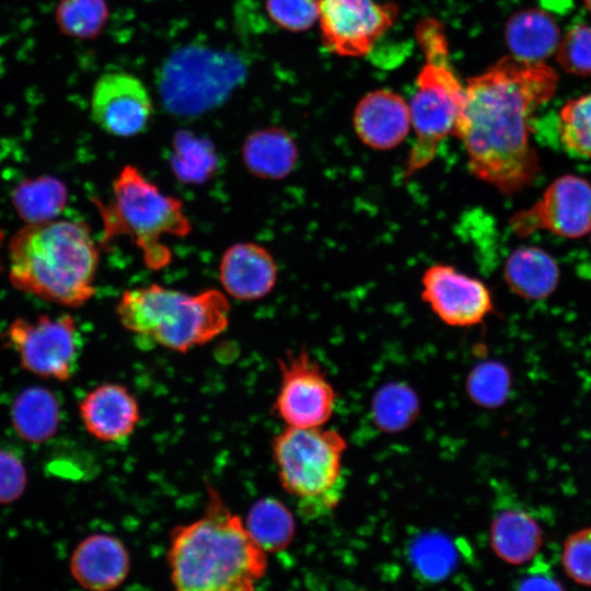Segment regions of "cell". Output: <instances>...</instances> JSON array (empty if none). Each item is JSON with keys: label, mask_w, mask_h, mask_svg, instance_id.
<instances>
[{"label": "cell", "mask_w": 591, "mask_h": 591, "mask_svg": "<svg viewBox=\"0 0 591 591\" xmlns=\"http://www.w3.org/2000/svg\"><path fill=\"white\" fill-rule=\"evenodd\" d=\"M557 83L555 69L511 55L467 79L454 136L477 179L502 195L535 181L540 159L531 144L534 114L554 96Z\"/></svg>", "instance_id": "6da1fadb"}, {"label": "cell", "mask_w": 591, "mask_h": 591, "mask_svg": "<svg viewBox=\"0 0 591 591\" xmlns=\"http://www.w3.org/2000/svg\"><path fill=\"white\" fill-rule=\"evenodd\" d=\"M219 491L207 486L204 513L173 529L167 548L171 582L181 591H250L268 558Z\"/></svg>", "instance_id": "7a4b0ae2"}, {"label": "cell", "mask_w": 591, "mask_h": 591, "mask_svg": "<svg viewBox=\"0 0 591 591\" xmlns=\"http://www.w3.org/2000/svg\"><path fill=\"white\" fill-rule=\"evenodd\" d=\"M99 248L83 222L26 223L9 245V277L21 291L66 306L95 293Z\"/></svg>", "instance_id": "3957f363"}, {"label": "cell", "mask_w": 591, "mask_h": 591, "mask_svg": "<svg viewBox=\"0 0 591 591\" xmlns=\"http://www.w3.org/2000/svg\"><path fill=\"white\" fill-rule=\"evenodd\" d=\"M228 296L210 288L195 294L159 283L124 291L116 305L121 325L163 348L187 352L221 335L229 326Z\"/></svg>", "instance_id": "277c9868"}, {"label": "cell", "mask_w": 591, "mask_h": 591, "mask_svg": "<svg viewBox=\"0 0 591 591\" xmlns=\"http://www.w3.org/2000/svg\"><path fill=\"white\" fill-rule=\"evenodd\" d=\"M102 220L101 243L128 237L139 250L144 266L153 271L173 260L165 237H185L192 232L183 201L167 195L135 165H125L114 178L112 198L94 201Z\"/></svg>", "instance_id": "5b68a950"}, {"label": "cell", "mask_w": 591, "mask_h": 591, "mask_svg": "<svg viewBox=\"0 0 591 591\" xmlns=\"http://www.w3.org/2000/svg\"><path fill=\"white\" fill-rule=\"evenodd\" d=\"M416 37L426 63L408 105L416 137L406 160L405 178L426 167L436 157L438 146L454 136L464 97V85L449 61L443 26L437 20L426 19L417 25Z\"/></svg>", "instance_id": "8992f818"}, {"label": "cell", "mask_w": 591, "mask_h": 591, "mask_svg": "<svg viewBox=\"0 0 591 591\" xmlns=\"http://www.w3.org/2000/svg\"><path fill=\"white\" fill-rule=\"evenodd\" d=\"M345 438L335 429L288 427L271 441V453L282 488L296 497L305 517H317L339 500Z\"/></svg>", "instance_id": "52a82bcc"}, {"label": "cell", "mask_w": 591, "mask_h": 591, "mask_svg": "<svg viewBox=\"0 0 591 591\" xmlns=\"http://www.w3.org/2000/svg\"><path fill=\"white\" fill-rule=\"evenodd\" d=\"M243 72L235 56L202 47L182 49L161 69L162 102L174 115H198L224 101Z\"/></svg>", "instance_id": "ba28073f"}, {"label": "cell", "mask_w": 591, "mask_h": 591, "mask_svg": "<svg viewBox=\"0 0 591 591\" xmlns=\"http://www.w3.org/2000/svg\"><path fill=\"white\" fill-rule=\"evenodd\" d=\"M280 384L273 410L288 427H322L332 417L336 393L305 348L288 350L277 361Z\"/></svg>", "instance_id": "9c48e42d"}, {"label": "cell", "mask_w": 591, "mask_h": 591, "mask_svg": "<svg viewBox=\"0 0 591 591\" xmlns=\"http://www.w3.org/2000/svg\"><path fill=\"white\" fill-rule=\"evenodd\" d=\"M7 339L21 364L34 374L66 381L76 369L80 345L71 315L16 318L8 327Z\"/></svg>", "instance_id": "30bf717a"}, {"label": "cell", "mask_w": 591, "mask_h": 591, "mask_svg": "<svg viewBox=\"0 0 591 591\" xmlns=\"http://www.w3.org/2000/svg\"><path fill=\"white\" fill-rule=\"evenodd\" d=\"M397 16L398 7L392 2L320 0L317 21L327 50L343 57H362Z\"/></svg>", "instance_id": "8fae6325"}, {"label": "cell", "mask_w": 591, "mask_h": 591, "mask_svg": "<svg viewBox=\"0 0 591 591\" xmlns=\"http://www.w3.org/2000/svg\"><path fill=\"white\" fill-rule=\"evenodd\" d=\"M509 224L519 237L543 230L568 239L591 230V184L577 175L552 182L531 207L515 212Z\"/></svg>", "instance_id": "7c38bea8"}, {"label": "cell", "mask_w": 591, "mask_h": 591, "mask_svg": "<svg viewBox=\"0 0 591 591\" xmlns=\"http://www.w3.org/2000/svg\"><path fill=\"white\" fill-rule=\"evenodd\" d=\"M421 300L441 322L452 327L478 325L495 312L486 283L450 264L437 263L425 269Z\"/></svg>", "instance_id": "4fadbf2b"}, {"label": "cell", "mask_w": 591, "mask_h": 591, "mask_svg": "<svg viewBox=\"0 0 591 591\" xmlns=\"http://www.w3.org/2000/svg\"><path fill=\"white\" fill-rule=\"evenodd\" d=\"M152 112L148 90L130 73H104L93 86L91 117L108 135L134 137L143 132Z\"/></svg>", "instance_id": "5bb4252c"}, {"label": "cell", "mask_w": 591, "mask_h": 591, "mask_svg": "<svg viewBox=\"0 0 591 591\" xmlns=\"http://www.w3.org/2000/svg\"><path fill=\"white\" fill-rule=\"evenodd\" d=\"M222 291L239 301H257L267 297L277 285L278 266L273 254L254 242L229 246L219 263Z\"/></svg>", "instance_id": "9a60e30c"}, {"label": "cell", "mask_w": 591, "mask_h": 591, "mask_svg": "<svg viewBox=\"0 0 591 591\" xmlns=\"http://www.w3.org/2000/svg\"><path fill=\"white\" fill-rule=\"evenodd\" d=\"M352 121L362 143L378 150L393 149L409 132V106L399 94L391 90H375L359 101Z\"/></svg>", "instance_id": "2e32d148"}, {"label": "cell", "mask_w": 591, "mask_h": 591, "mask_svg": "<svg viewBox=\"0 0 591 591\" xmlns=\"http://www.w3.org/2000/svg\"><path fill=\"white\" fill-rule=\"evenodd\" d=\"M80 415L86 431L104 442L127 439L141 418L136 397L117 383H106L89 392L80 403Z\"/></svg>", "instance_id": "e0dca14e"}, {"label": "cell", "mask_w": 591, "mask_h": 591, "mask_svg": "<svg viewBox=\"0 0 591 591\" xmlns=\"http://www.w3.org/2000/svg\"><path fill=\"white\" fill-rule=\"evenodd\" d=\"M70 569L76 581L90 590H111L120 586L130 569L124 543L108 534H93L73 551Z\"/></svg>", "instance_id": "ac0fdd59"}, {"label": "cell", "mask_w": 591, "mask_h": 591, "mask_svg": "<svg viewBox=\"0 0 591 591\" xmlns=\"http://www.w3.org/2000/svg\"><path fill=\"white\" fill-rule=\"evenodd\" d=\"M241 153L247 172L264 181L285 179L294 171L299 160V149L292 136L275 126L250 134Z\"/></svg>", "instance_id": "d6986e66"}, {"label": "cell", "mask_w": 591, "mask_h": 591, "mask_svg": "<svg viewBox=\"0 0 591 591\" xmlns=\"http://www.w3.org/2000/svg\"><path fill=\"white\" fill-rule=\"evenodd\" d=\"M543 543L541 525L518 507L499 510L490 524V545L496 555L510 565L532 560Z\"/></svg>", "instance_id": "ffe728a7"}, {"label": "cell", "mask_w": 591, "mask_h": 591, "mask_svg": "<svg viewBox=\"0 0 591 591\" xmlns=\"http://www.w3.org/2000/svg\"><path fill=\"white\" fill-rule=\"evenodd\" d=\"M556 260L536 246L515 248L503 266V278L509 289L528 300H541L553 293L559 281Z\"/></svg>", "instance_id": "44dd1931"}, {"label": "cell", "mask_w": 591, "mask_h": 591, "mask_svg": "<svg viewBox=\"0 0 591 591\" xmlns=\"http://www.w3.org/2000/svg\"><path fill=\"white\" fill-rule=\"evenodd\" d=\"M505 36L511 56L529 62H544L555 54L561 37L553 18L538 9H526L510 16Z\"/></svg>", "instance_id": "7402d4cb"}, {"label": "cell", "mask_w": 591, "mask_h": 591, "mask_svg": "<svg viewBox=\"0 0 591 591\" xmlns=\"http://www.w3.org/2000/svg\"><path fill=\"white\" fill-rule=\"evenodd\" d=\"M59 419L58 401L44 387L22 391L12 406L13 426L19 436L31 443H40L53 437Z\"/></svg>", "instance_id": "603a6c76"}, {"label": "cell", "mask_w": 591, "mask_h": 591, "mask_svg": "<svg viewBox=\"0 0 591 591\" xmlns=\"http://www.w3.org/2000/svg\"><path fill=\"white\" fill-rule=\"evenodd\" d=\"M243 521L254 542L267 554L286 549L294 538V517L276 498L255 501Z\"/></svg>", "instance_id": "cb8c5ba5"}, {"label": "cell", "mask_w": 591, "mask_h": 591, "mask_svg": "<svg viewBox=\"0 0 591 591\" xmlns=\"http://www.w3.org/2000/svg\"><path fill=\"white\" fill-rule=\"evenodd\" d=\"M67 200L66 185L51 176L27 178L21 182L12 194L13 206L26 223L56 219Z\"/></svg>", "instance_id": "d4e9b609"}, {"label": "cell", "mask_w": 591, "mask_h": 591, "mask_svg": "<svg viewBox=\"0 0 591 591\" xmlns=\"http://www.w3.org/2000/svg\"><path fill=\"white\" fill-rule=\"evenodd\" d=\"M171 169L186 184H204L218 169V155L211 142L188 131H178L172 141Z\"/></svg>", "instance_id": "484cf974"}, {"label": "cell", "mask_w": 591, "mask_h": 591, "mask_svg": "<svg viewBox=\"0 0 591 591\" xmlns=\"http://www.w3.org/2000/svg\"><path fill=\"white\" fill-rule=\"evenodd\" d=\"M108 18L106 0H59L54 12L58 31L67 37L82 40L99 37Z\"/></svg>", "instance_id": "4316f807"}, {"label": "cell", "mask_w": 591, "mask_h": 591, "mask_svg": "<svg viewBox=\"0 0 591 591\" xmlns=\"http://www.w3.org/2000/svg\"><path fill=\"white\" fill-rule=\"evenodd\" d=\"M557 129L560 143L568 153L591 158V91L563 105Z\"/></svg>", "instance_id": "83f0119b"}, {"label": "cell", "mask_w": 591, "mask_h": 591, "mask_svg": "<svg viewBox=\"0 0 591 591\" xmlns=\"http://www.w3.org/2000/svg\"><path fill=\"white\" fill-rule=\"evenodd\" d=\"M417 408L414 392L398 383L382 387L373 401L375 421L387 431H397L408 426L415 418Z\"/></svg>", "instance_id": "f1b7e54d"}, {"label": "cell", "mask_w": 591, "mask_h": 591, "mask_svg": "<svg viewBox=\"0 0 591 591\" xmlns=\"http://www.w3.org/2000/svg\"><path fill=\"white\" fill-rule=\"evenodd\" d=\"M410 556L417 571L429 580L442 579L455 564L452 544L439 534L418 537L412 545Z\"/></svg>", "instance_id": "f546056e"}, {"label": "cell", "mask_w": 591, "mask_h": 591, "mask_svg": "<svg viewBox=\"0 0 591 591\" xmlns=\"http://www.w3.org/2000/svg\"><path fill=\"white\" fill-rule=\"evenodd\" d=\"M555 54L566 72L591 77V25L578 23L568 28L560 37Z\"/></svg>", "instance_id": "4dcf8cb0"}, {"label": "cell", "mask_w": 591, "mask_h": 591, "mask_svg": "<svg viewBox=\"0 0 591 591\" xmlns=\"http://www.w3.org/2000/svg\"><path fill=\"white\" fill-rule=\"evenodd\" d=\"M509 383L507 368L501 363L487 361L473 369L468 376L467 389L479 404L495 406L506 398Z\"/></svg>", "instance_id": "1f68e13d"}, {"label": "cell", "mask_w": 591, "mask_h": 591, "mask_svg": "<svg viewBox=\"0 0 591 591\" xmlns=\"http://www.w3.org/2000/svg\"><path fill=\"white\" fill-rule=\"evenodd\" d=\"M561 565L576 583L591 587V528L572 532L564 542Z\"/></svg>", "instance_id": "d6a6232c"}, {"label": "cell", "mask_w": 591, "mask_h": 591, "mask_svg": "<svg viewBox=\"0 0 591 591\" xmlns=\"http://www.w3.org/2000/svg\"><path fill=\"white\" fill-rule=\"evenodd\" d=\"M320 0H266L274 23L290 32L311 28L318 19Z\"/></svg>", "instance_id": "836d02e7"}, {"label": "cell", "mask_w": 591, "mask_h": 591, "mask_svg": "<svg viewBox=\"0 0 591 591\" xmlns=\"http://www.w3.org/2000/svg\"><path fill=\"white\" fill-rule=\"evenodd\" d=\"M25 486L26 472L22 461L13 453L0 450V503L15 501Z\"/></svg>", "instance_id": "e575fe53"}, {"label": "cell", "mask_w": 591, "mask_h": 591, "mask_svg": "<svg viewBox=\"0 0 591 591\" xmlns=\"http://www.w3.org/2000/svg\"><path fill=\"white\" fill-rule=\"evenodd\" d=\"M519 589H563L560 581L556 578L549 566L536 564L532 566L519 580Z\"/></svg>", "instance_id": "d590c367"}, {"label": "cell", "mask_w": 591, "mask_h": 591, "mask_svg": "<svg viewBox=\"0 0 591 591\" xmlns=\"http://www.w3.org/2000/svg\"><path fill=\"white\" fill-rule=\"evenodd\" d=\"M583 2H584V5H586V9L591 14V0H583Z\"/></svg>", "instance_id": "8d00e7d4"}, {"label": "cell", "mask_w": 591, "mask_h": 591, "mask_svg": "<svg viewBox=\"0 0 591 591\" xmlns=\"http://www.w3.org/2000/svg\"><path fill=\"white\" fill-rule=\"evenodd\" d=\"M2 237H3V235H2V232L0 230V242L2 241Z\"/></svg>", "instance_id": "74e56055"}, {"label": "cell", "mask_w": 591, "mask_h": 591, "mask_svg": "<svg viewBox=\"0 0 591 591\" xmlns=\"http://www.w3.org/2000/svg\"><path fill=\"white\" fill-rule=\"evenodd\" d=\"M590 232H591V230H590Z\"/></svg>", "instance_id": "f35d334b"}]
</instances>
